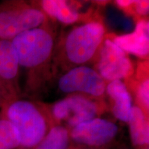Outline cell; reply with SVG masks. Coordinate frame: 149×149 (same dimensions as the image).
I'll return each mask as SVG.
<instances>
[{
	"instance_id": "1",
	"label": "cell",
	"mask_w": 149,
	"mask_h": 149,
	"mask_svg": "<svg viewBox=\"0 0 149 149\" xmlns=\"http://www.w3.org/2000/svg\"><path fill=\"white\" fill-rule=\"evenodd\" d=\"M47 25L26 31L11 40L19 65L27 72L26 88L29 93L40 88L42 79L53 72L55 36Z\"/></svg>"
},
{
	"instance_id": "2",
	"label": "cell",
	"mask_w": 149,
	"mask_h": 149,
	"mask_svg": "<svg viewBox=\"0 0 149 149\" xmlns=\"http://www.w3.org/2000/svg\"><path fill=\"white\" fill-rule=\"evenodd\" d=\"M106 30L101 22L91 21L67 31L56 44L53 57V72L57 67L64 72L95 62Z\"/></svg>"
},
{
	"instance_id": "3",
	"label": "cell",
	"mask_w": 149,
	"mask_h": 149,
	"mask_svg": "<svg viewBox=\"0 0 149 149\" xmlns=\"http://www.w3.org/2000/svg\"><path fill=\"white\" fill-rule=\"evenodd\" d=\"M0 114L15 127L20 146L24 148L37 146L52 128L53 121L46 104L21 97L6 104Z\"/></svg>"
},
{
	"instance_id": "4",
	"label": "cell",
	"mask_w": 149,
	"mask_h": 149,
	"mask_svg": "<svg viewBox=\"0 0 149 149\" xmlns=\"http://www.w3.org/2000/svg\"><path fill=\"white\" fill-rule=\"evenodd\" d=\"M36 3L12 0L0 3V39L11 41L17 35L47 23Z\"/></svg>"
},
{
	"instance_id": "5",
	"label": "cell",
	"mask_w": 149,
	"mask_h": 149,
	"mask_svg": "<svg viewBox=\"0 0 149 149\" xmlns=\"http://www.w3.org/2000/svg\"><path fill=\"white\" fill-rule=\"evenodd\" d=\"M94 68L106 82L128 79L134 72L131 61L122 48L105 37L95 61Z\"/></svg>"
},
{
	"instance_id": "6",
	"label": "cell",
	"mask_w": 149,
	"mask_h": 149,
	"mask_svg": "<svg viewBox=\"0 0 149 149\" xmlns=\"http://www.w3.org/2000/svg\"><path fill=\"white\" fill-rule=\"evenodd\" d=\"M107 82L93 68L80 66L65 72L59 78L58 88L68 94H82L101 99L106 94Z\"/></svg>"
},
{
	"instance_id": "7",
	"label": "cell",
	"mask_w": 149,
	"mask_h": 149,
	"mask_svg": "<svg viewBox=\"0 0 149 149\" xmlns=\"http://www.w3.org/2000/svg\"><path fill=\"white\" fill-rule=\"evenodd\" d=\"M119 132L115 123L100 117L72 128L70 139L78 144L90 147H101L110 144Z\"/></svg>"
},
{
	"instance_id": "8",
	"label": "cell",
	"mask_w": 149,
	"mask_h": 149,
	"mask_svg": "<svg viewBox=\"0 0 149 149\" xmlns=\"http://www.w3.org/2000/svg\"><path fill=\"white\" fill-rule=\"evenodd\" d=\"M20 68L11 41L0 39V85L13 100L22 96Z\"/></svg>"
},
{
	"instance_id": "9",
	"label": "cell",
	"mask_w": 149,
	"mask_h": 149,
	"mask_svg": "<svg viewBox=\"0 0 149 149\" xmlns=\"http://www.w3.org/2000/svg\"><path fill=\"white\" fill-rule=\"evenodd\" d=\"M112 41L126 53L140 59H146L149 55V24L141 19L136 24L133 32L113 37Z\"/></svg>"
},
{
	"instance_id": "10",
	"label": "cell",
	"mask_w": 149,
	"mask_h": 149,
	"mask_svg": "<svg viewBox=\"0 0 149 149\" xmlns=\"http://www.w3.org/2000/svg\"><path fill=\"white\" fill-rule=\"evenodd\" d=\"M94 99L82 94H70L66 97L69 109V117L66 122L70 127L88 122L100 115L102 107Z\"/></svg>"
},
{
	"instance_id": "11",
	"label": "cell",
	"mask_w": 149,
	"mask_h": 149,
	"mask_svg": "<svg viewBox=\"0 0 149 149\" xmlns=\"http://www.w3.org/2000/svg\"><path fill=\"white\" fill-rule=\"evenodd\" d=\"M105 93L109 96L114 117L121 122L127 123L133 105L131 95L126 84L122 80L108 82Z\"/></svg>"
},
{
	"instance_id": "12",
	"label": "cell",
	"mask_w": 149,
	"mask_h": 149,
	"mask_svg": "<svg viewBox=\"0 0 149 149\" xmlns=\"http://www.w3.org/2000/svg\"><path fill=\"white\" fill-rule=\"evenodd\" d=\"M132 143L136 147H146L149 143L148 115L140 108L134 105L131 108L128 121Z\"/></svg>"
},
{
	"instance_id": "13",
	"label": "cell",
	"mask_w": 149,
	"mask_h": 149,
	"mask_svg": "<svg viewBox=\"0 0 149 149\" xmlns=\"http://www.w3.org/2000/svg\"><path fill=\"white\" fill-rule=\"evenodd\" d=\"M39 7L47 17L64 24H73L80 19V14L64 0H42Z\"/></svg>"
},
{
	"instance_id": "14",
	"label": "cell",
	"mask_w": 149,
	"mask_h": 149,
	"mask_svg": "<svg viewBox=\"0 0 149 149\" xmlns=\"http://www.w3.org/2000/svg\"><path fill=\"white\" fill-rule=\"evenodd\" d=\"M148 62L144 63L137 68L135 78L137 81L132 84L136 105L147 115L149 111V79ZM134 80V79H133Z\"/></svg>"
},
{
	"instance_id": "15",
	"label": "cell",
	"mask_w": 149,
	"mask_h": 149,
	"mask_svg": "<svg viewBox=\"0 0 149 149\" xmlns=\"http://www.w3.org/2000/svg\"><path fill=\"white\" fill-rule=\"evenodd\" d=\"M70 133L61 125L52 126L45 137L33 149H69Z\"/></svg>"
},
{
	"instance_id": "16",
	"label": "cell",
	"mask_w": 149,
	"mask_h": 149,
	"mask_svg": "<svg viewBox=\"0 0 149 149\" xmlns=\"http://www.w3.org/2000/svg\"><path fill=\"white\" fill-rule=\"evenodd\" d=\"M20 147L17 130L11 123L0 117V149H15Z\"/></svg>"
},
{
	"instance_id": "17",
	"label": "cell",
	"mask_w": 149,
	"mask_h": 149,
	"mask_svg": "<svg viewBox=\"0 0 149 149\" xmlns=\"http://www.w3.org/2000/svg\"><path fill=\"white\" fill-rule=\"evenodd\" d=\"M149 1L146 0L133 1V3L125 10L130 14L137 15L139 16H146L148 14Z\"/></svg>"
},
{
	"instance_id": "18",
	"label": "cell",
	"mask_w": 149,
	"mask_h": 149,
	"mask_svg": "<svg viewBox=\"0 0 149 149\" xmlns=\"http://www.w3.org/2000/svg\"><path fill=\"white\" fill-rule=\"evenodd\" d=\"M13 98L9 95L8 93L5 91V89L0 85V109H2L6 104L12 101Z\"/></svg>"
},
{
	"instance_id": "19",
	"label": "cell",
	"mask_w": 149,
	"mask_h": 149,
	"mask_svg": "<svg viewBox=\"0 0 149 149\" xmlns=\"http://www.w3.org/2000/svg\"><path fill=\"white\" fill-rule=\"evenodd\" d=\"M144 149H148V146H146V147H144Z\"/></svg>"
},
{
	"instance_id": "20",
	"label": "cell",
	"mask_w": 149,
	"mask_h": 149,
	"mask_svg": "<svg viewBox=\"0 0 149 149\" xmlns=\"http://www.w3.org/2000/svg\"><path fill=\"white\" fill-rule=\"evenodd\" d=\"M0 117H1V114H0Z\"/></svg>"
}]
</instances>
